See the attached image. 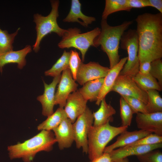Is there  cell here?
Wrapping results in <instances>:
<instances>
[{
    "label": "cell",
    "mask_w": 162,
    "mask_h": 162,
    "mask_svg": "<svg viewBox=\"0 0 162 162\" xmlns=\"http://www.w3.org/2000/svg\"><path fill=\"white\" fill-rule=\"evenodd\" d=\"M140 62H151L162 57V14L146 13L135 20Z\"/></svg>",
    "instance_id": "1"
},
{
    "label": "cell",
    "mask_w": 162,
    "mask_h": 162,
    "mask_svg": "<svg viewBox=\"0 0 162 162\" xmlns=\"http://www.w3.org/2000/svg\"><path fill=\"white\" fill-rule=\"evenodd\" d=\"M133 23V21H126L121 25L112 26L107 23L106 20L102 19L101 21L100 32L94 40V47L100 46L103 51L106 53L109 61L110 69L120 60L118 49L121 37Z\"/></svg>",
    "instance_id": "2"
},
{
    "label": "cell",
    "mask_w": 162,
    "mask_h": 162,
    "mask_svg": "<svg viewBox=\"0 0 162 162\" xmlns=\"http://www.w3.org/2000/svg\"><path fill=\"white\" fill-rule=\"evenodd\" d=\"M56 142L51 130H43L22 143L8 146L9 157L11 159L21 158L24 162H31L37 153L51 151Z\"/></svg>",
    "instance_id": "3"
},
{
    "label": "cell",
    "mask_w": 162,
    "mask_h": 162,
    "mask_svg": "<svg viewBox=\"0 0 162 162\" xmlns=\"http://www.w3.org/2000/svg\"><path fill=\"white\" fill-rule=\"evenodd\" d=\"M128 127L112 126L109 122L98 126L93 125L87 136L89 159L92 160L102 154L107 144L115 136L127 130Z\"/></svg>",
    "instance_id": "4"
},
{
    "label": "cell",
    "mask_w": 162,
    "mask_h": 162,
    "mask_svg": "<svg viewBox=\"0 0 162 162\" xmlns=\"http://www.w3.org/2000/svg\"><path fill=\"white\" fill-rule=\"evenodd\" d=\"M50 2L52 9L48 15L44 16L37 13L33 16L37 34L35 42L33 46V50L35 52H38L40 50V43L43 38L48 34L54 32L62 38L68 32V29L60 28L57 22V19L59 16V1L51 0Z\"/></svg>",
    "instance_id": "5"
},
{
    "label": "cell",
    "mask_w": 162,
    "mask_h": 162,
    "mask_svg": "<svg viewBox=\"0 0 162 162\" xmlns=\"http://www.w3.org/2000/svg\"><path fill=\"white\" fill-rule=\"evenodd\" d=\"M68 32L58 44L61 49L74 47L79 50L81 53L82 62L84 61L85 55L89 48L94 46V39L100 34V28L96 27L90 31L81 33L79 29L70 28Z\"/></svg>",
    "instance_id": "6"
},
{
    "label": "cell",
    "mask_w": 162,
    "mask_h": 162,
    "mask_svg": "<svg viewBox=\"0 0 162 162\" xmlns=\"http://www.w3.org/2000/svg\"><path fill=\"white\" fill-rule=\"evenodd\" d=\"M120 42L121 48L127 51L128 56L119 75L134 76L139 73L140 65L138 56V37L136 30L130 29L125 32L121 37Z\"/></svg>",
    "instance_id": "7"
},
{
    "label": "cell",
    "mask_w": 162,
    "mask_h": 162,
    "mask_svg": "<svg viewBox=\"0 0 162 162\" xmlns=\"http://www.w3.org/2000/svg\"><path fill=\"white\" fill-rule=\"evenodd\" d=\"M94 118L92 111L87 107L84 112L73 124L74 141L78 148H82L83 152L88 151V134L93 125Z\"/></svg>",
    "instance_id": "8"
},
{
    "label": "cell",
    "mask_w": 162,
    "mask_h": 162,
    "mask_svg": "<svg viewBox=\"0 0 162 162\" xmlns=\"http://www.w3.org/2000/svg\"><path fill=\"white\" fill-rule=\"evenodd\" d=\"M121 96H126L136 98L146 104L148 95L146 92L140 88L132 78V76L119 75L112 91Z\"/></svg>",
    "instance_id": "9"
},
{
    "label": "cell",
    "mask_w": 162,
    "mask_h": 162,
    "mask_svg": "<svg viewBox=\"0 0 162 162\" xmlns=\"http://www.w3.org/2000/svg\"><path fill=\"white\" fill-rule=\"evenodd\" d=\"M110 70L109 68L98 62H90L85 64L82 62L77 72L76 81L83 86L88 81L104 78Z\"/></svg>",
    "instance_id": "10"
},
{
    "label": "cell",
    "mask_w": 162,
    "mask_h": 162,
    "mask_svg": "<svg viewBox=\"0 0 162 162\" xmlns=\"http://www.w3.org/2000/svg\"><path fill=\"white\" fill-rule=\"evenodd\" d=\"M73 78L70 69L68 68L62 71L55 94V104L59 107H64L67 98L71 92L77 90L78 84Z\"/></svg>",
    "instance_id": "11"
},
{
    "label": "cell",
    "mask_w": 162,
    "mask_h": 162,
    "mask_svg": "<svg viewBox=\"0 0 162 162\" xmlns=\"http://www.w3.org/2000/svg\"><path fill=\"white\" fill-rule=\"evenodd\" d=\"M136 121L137 127L162 136V112L136 113Z\"/></svg>",
    "instance_id": "12"
},
{
    "label": "cell",
    "mask_w": 162,
    "mask_h": 162,
    "mask_svg": "<svg viewBox=\"0 0 162 162\" xmlns=\"http://www.w3.org/2000/svg\"><path fill=\"white\" fill-rule=\"evenodd\" d=\"M87 101L78 90L69 95L64 109L68 118L72 123L84 112L87 107Z\"/></svg>",
    "instance_id": "13"
},
{
    "label": "cell",
    "mask_w": 162,
    "mask_h": 162,
    "mask_svg": "<svg viewBox=\"0 0 162 162\" xmlns=\"http://www.w3.org/2000/svg\"><path fill=\"white\" fill-rule=\"evenodd\" d=\"M61 76L60 74L54 77L52 82L49 84L43 81L44 85V93L38 96L37 100L41 104L42 114L44 116L48 117L54 112L55 89L60 80Z\"/></svg>",
    "instance_id": "14"
},
{
    "label": "cell",
    "mask_w": 162,
    "mask_h": 162,
    "mask_svg": "<svg viewBox=\"0 0 162 162\" xmlns=\"http://www.w3.org/2000/svg\"><path fill=\"white\" fill-rule=\"evenodd\" d=\"M162 147V143L151 145L135 146L120 148L109 153L112 162L128 157L137 156Z\"/></svg>",
    "instance_id": "15"
},
{
    "label": "cell",
    "mask_w": 162,
    "mask_h": 162,
    "mask_svg": "<svg viewBox=\"0 0 162 162\" xmlns=\"http://www.w3.org/2000/svg\"><path fill=\"white\" fill-rule=\"evenodd\" d=\"M72 125L71 121L67 118L53 130L59 148L61 150L69 148L74 141Z\"/></svg>",
    "instance_id": "16"
},
{
    "label": "cell",
    "mask_w": 162,
    "mask_h": 162,
    "mask_svg": "<svg viewBox=\"0 0 162 162\" xmlns=\"http://www.w3.org/2000/svg\"><path fill=\"white\" fill-rule=\"evenodd\" d=\"M128 57H124L110 70L104 79L103 83L100 94L96 102V104L99 106L102 99L112 91L115 81L121 71L126 63Z\"/></svg>",
    "instance_id": "17"
},
{
    "label": "cell",
    "mask_w": 162,
    "mask_h": 162,
    "mask_svg": "<svg viewBox=\"0 0 162 162\" xmlns=\"http://www.w3.org/2000/svg\"><path fill=\"white\" fill-rule=\"evenodd\" d=\"M151 133H152L150 131L141 130L133 131L124 130L120 134L115 142L105 148L104 153L109 152L118 148L125 146Z\"/></svg>",
    "instance_id": "18"
},
{
    "label": "cell",
    "mask_w": 162,
    "mask_h": 162,
    "mask_svg": "<svg viewBox=\"0 0 162 162\" xmlns=\"http://www.w3.org/2000/svg\"><path fill=\"white\" fill-rule=\"evenodd\" d=\"M30 45H27L22 50L12 51L0 55V68H2L6 64L10 63H16L19 69H22L26 64V57L32 51Z\"/></svg>",
    "instance_id": "19"
},
{
    "label": "cell",
    "mask_w": 162,
    "mask_h": 162,
    "mask_svg": "<svg viewBox=\"0 0 162 162\" xmlns=\"http://www.w3.org/2000/svg\"><path fill=\"white\" fill-rule=\"evenodd\" d=\"M81 4L78 0H72L70 11L63 21L67 22H77L82 26L87 27L96 21L93 17L84 15L81 10Z\"/></svg>",
    "instance_id": "20"
},
{
    "label": "cell",
    "mask_w": 162,
    "mask_h": 162,
    "mask_svg": "<svg viewBox=\"0 0 162 162\" xmlns=\"http://www.w3.org/2000/svg\"><path fill=\"white\" fill-rule=\"evenodd\" d=\"M98 110L93 113L94 118L93 125L98 126L112 121V116L116 112L115 109L110 104L107 103L105 97L103 98Z\"/></svg>",
    "instance_id": "21"
},
{
    "label": "cell",
    "mask_w": 162,
    "mask_h": 162,
    "mask_svg": "<svg viewBox=\"0 0 162 162\" xmlns=\"http://www.w3.org/2000/svg\"><path fill=\"white\" fill-rule=\"evenodd\" d=\"M101 78L88 81L78 90L83 98L91 102L97 100L104 81Z\"/></svg>",
    "instance_id": "22"
},
{
    "label": "cell",
    "mask_w": 162,
    "mask_h": 162,
    "mask_svg": "<svg viewBox=\"0 0 162 162\" xmlns=\"http://www.w3.org/2000/svg\"><path fill=\"white\" fill-rule=\"evenodd\" d=\"M47 117L45 120L38 126V130H53L58 127L64 120L68 118L64 109L60 107Z\"/></svg>",
    "instance_id": "23"
},
{
    "label": "cell",
    "mask_w": 162,
    "mask_h": 162,
    "mask_svg": "<svg viewBox=\"0 0 162 162\" xmlns=\"http://www.w3.org/2000/svg\"><path fill=\"white\" fill-rule=\"evenodd\" d=\"M132 78L138 86L144 91L147 92L150 89L161 91V87L157 80L150 74H142L138 73Z\"/></svg>",
    "instance_id": "24"
},
{
    "label": "cell",
    "mask_w": 162,
    "mask_h": 162,
    "mask_svg": "<svg viewBox=\"0 0 162 162\" xmlns=\"http://www.w3.org/2000/svg\"><path fill=\"white\" fill-rule=\"evenodd\" d=\"M131 9L128 6L127 0H106L102 19L106 20L110 15L115 12L121 11H130Z\"/></svg>",
    "instance_id": "25"
},
{
    "label": "cell",
    "mask_w": 162,
    "mask_h": 162,
    "mask_svg": "<svg viewBox=\"0 0 162 162\" xmlns=\"http://www.w3.org/2000/svg\"><path fill=\"white\" fill-rule=\"evenodd\" d=\"M70 54V52L64 50L62 55L52 68L45 72V75L54 77L60 75L62 71L69 68Z\"/></svg>",
    "instance_id": "26"
},
{
    "label": "cell",
    "mask_w": 162,
    "mask_h": 162,
    "mask_svg": "<svg viewBox=\"0 0 162 162\" xmlns=\"http://www.w3.org/2000/svg\"><path fill=\"white\" fill-rule=\"evenodd\" d=\"M146 92L148 99L146 106L148 112H162V98L158 91L154 89H150Z\"/></svg>",
    "instance_id": "27"
},
{
    "label": "cell",
    "mask_w": 162,
    "mask_h": 162,
    "mask_svg": "<svg viewBox=\"0 0 162 162\" xmlns=\"http://www.w3.org/2000/svg\"><path fill=\"white\" fill-rule=\"evenodd\" d=\"M20 28L10 34L7 30H3L0 28V55L13 50V44Z\"/></svg>",
    "instance_id": "28"
},
{
    "label": "cell",
    "mask_w": 162,
    "mask_h": 162,
    "mask_svg": "<svg viewBox=\"0 0 162 162\" xmlns=\"http://www.w3.org/2000/svg\"><path fill=\"white\" fill-rule=\"evenodd\" d=\"M120 105L121 126H130L134 114L133 111L128 104L122 96L120 99Z\"/></svg>",
    "instance_id": "29"
},
{
    "label": "cell",
    "mask_w": 162,
    "mask_h": 162,
    "mask_svg": "<svg viewBox=\"0 0 162 162\" xmlns=\"http://www.w3.org/2000/svg\"><path fill=\"white\" fill-rule=\"evenodd\" d=\"M127 102L132 109L134 113L138 112L148 113L146 104L139 99L132 97L121 96Z\"/></svg>",
    "instance_id": "30"
},
{
    "label": "cell",
    "mask_w": 162,
    "mask_h": 162,
    "mask_svg": "<svg viewBox=\"0 0 162 162\" xmlns=\"http://www.w3.org/2000/svg\"><path fill=\"white\" fill-rule=\"evenodd\" d=\"M69 60V68L73 79L76 81L77 71L82 62L79 53L75 50H71Z\"/></svg>",
    "instance_id": "31"
},
{
    "label": "cell",
    "mask_w": 162,
    "mask_h": 162,
    "mask_svg": "<svg viewBox=\"0 0 162 162\" xmlns=\"http://www.w3.org/2000/svg\"><path fill=\"white\" fill-rule=\"evenodd\" d=\"M162 143V136L151 133L133 143L124 147L151 145Z\"/></svg>",
    "instance_id": "32"
},
{
    "label": "cell",
    "mask_w": 162,
    "mask_h": 162,
    "mask_svg": "<svg viewBox=\"0 0 162 162\" xmlns=\"http://www.w3.org/2000/svg\"><path fill=\"white\" fill-rule=\"evenodd\" d=\"M140 162H162V153L159 150H153L136 156Z\"/></svg>",
    "instance_id": "33"
},
{
    "label": "cell",
    "mask_w": 162,
    "mask_h": 162,
    "mask_svg": "<svg viewBox=\"0 0 162 162\" xmlns=\"http://www.w3.org/2000/svg\"><path fill=\"white\" fill-rule=\"evenodd\" d=\"M149 74L157 80L162 87V61L161 58L151 62Z\"/></svg>",
    "instance_id": "34"
},
{
    "label": "cell",
    "mask_w": 162,
    "mask_h": 162,
    "mask_svg": "<svg viewBox=\"0 0 162 162\" xmlns=\"http://www.w3.org/2000/svg\"><path fill=\"white\" fill-rule=\"evenodd\" d=\"M128 7L131 8H141L150 7L148 0H127Z\"/></svg>",
    "instance_id": "35"
},
{
    "label": "cell",
    "mask_w": 162,
    "mask_h": 162,
    "mask_svg": "<svg viewBox=\"0 0 162 162\" xmlns=\"http://www.w3.org/2000/svg\"><path fill=\"white\" fill-rule=\"evenodd\" d=\"M151 62L144 61L140 62L139 73L142 74H149L151 69Z\"/></svg>",
    "instance_id": "36"
},
{
    "label": "cell",
    "mask_w": 162,
    "mask_h": 162,
    "mask_svg": "<svg viewBox=\"0 0 162 162\" xmlns=\"http://www.w3.org/2000/svg\"><path fill=\"white\" fill-rule=\"evenodd\" d=\"M90 162H112L109 153L104 152L100 156L91 160Z\"/></svg>",
    "instance_id": "37"
},
{
    "label": "cell",
    "mask_w": 162,
    "mask_h": 162,
    "mask_svg": "<svg viewBox=\"0 0 162 162\" xmlns=\"http://www.w3.org/2000/svg\"><path fill=\"white\" fill-rule=\"evenodd\" d=\"M150 7H154L162 14V0H148Z\"/></svg>",
    "instance_id": "38"
},
{
    "label": "cell",
    "mask_w": 162,
    "mask_h": 162,
    "mask_svg": "<svg viewBox=\"0 0 162 162\" xmlns=\"http://www.w3.org/2000/svg\"><path fill=\"white\" fill-rule=\"evenodd\" d=\"M114 162H129V161L127 158H125L117 160Z\"/></svg>",
    "instance_id": "39"
},
{
    "label": "cell",
    "mask_w": 162,
    "mask_h": 162,
    "mask_svg": "<svg viewBox=\"0 0 162 162\" xmlns=\"http://www.w3.org/2000/svg\"><path fill=\"white\" fill-rule=\"evenodd\" d=\"M2 70L0 68V72H2Z\"/></svg>",
    "instance_id": "40"
}]
</instances>
